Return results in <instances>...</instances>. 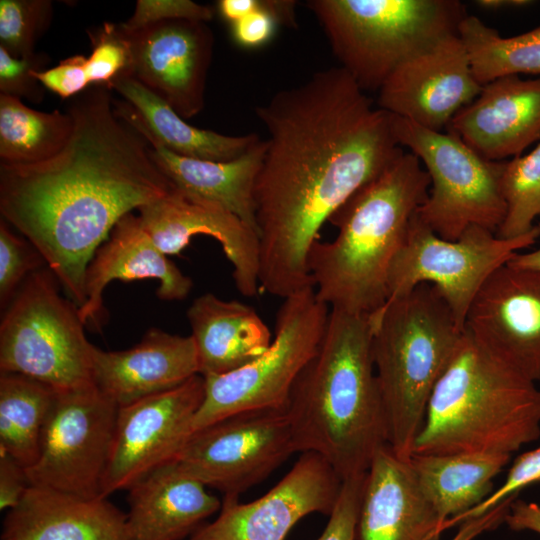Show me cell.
I'll return each instance as SVG.
<instances>
[{
  "label": "cell",
  "instance_id": "obj_21",
  "mask_svg": "<svg viewBox=\"0 0 540 540\" xmlns=\"http://www.w3.org/2000/svg\"><path fill=\"white\" fill-rule=\"evenodd\" d=\"M197 374L191 335L152 328L129 349L93 351L92 382L118 406L173 389Z\"/></svg>",
  "mask_w": 540,
  "mask_h": 540
},
{
  "label": "cell",
  "instance_id": "obj_24",
  "mask_svg": "<svg viewBox=\"0 0 540 540\" xmlns=\"http://www.w3.org/2000/svg\"><path fill=\"white\" fill-rule=\"evenodd\" d=\"M177 461L128 489L123 540H187L221 509L222 501Z\"/></svg>",
  "mask_w": 540,
  "mask_h": 540
},
{
  "label": "cell",
  "instance_id": "obj_14",
  "mask_svg": "<svg viewBox=\"0 0 540 540\" xmlns=\"http://www.w3.org/2000/svg\"><path fill=\"white\" fill-rule=\"evenodd\" d=\"M204 378L119 406L101 496L128 490L152 471L177 461L193 433L204 399Z\"/></svg>",
  "mask_w": 540,
  "mask_h": 540
},
{
  "label": "cell",
  "instance_id": "obj_4",
  "mask_svg": "<svg viewBox=\"0 0 540 540\" xmlns=\"http://www.w3.org/2000/svg\"><path fill=\"white\" fill-rule=\"evenodd\" d=\"M430 183L419 158L403 151L331 216L337 236L316 240L307 258L316 293L330 309L372 315L385 305L390 265Z\"/></svg>",
  "mask_w": 540,
  "mask_h": 540
},
{
  "label": "cell",
  "instance_id": "obj_17",
  "mask_svg": "<svg viewBox=\"0 0 540 540\" xmlns=\"http://www.w3.org/2000/svg\"><path fill=\"white\" fill-rule=\"evenodd\" d=\"M464 328L492 357L539 381L540 271L497 268L474 297Z\"/></svg>",
  "mask_w": 540,
  "mask_h": 540
},
{
  "label": "cell",
  "instance_id": "obj_11",
  "mask_svg": "<svg viewBox=\"0 0 540 540\" xmlns=\"http://www.w3.org/2000/svg\"><path fill=\"white\" fill-rule=\"evenodd\" d=\"M539 237L540 225L515 238L472 226L452 241L438 236L415 213L389 268L386 303L428 283L438 289L464 328L468 309L487 278Z\"/></svg>",
  "mask_w": 540,
  "mask_h": 540
},
{
  "label": "cell",
  "instance_id": "obj_18",
  "mask_svg": "<svg viewBox=\"0 0 540 540\" xmlns=\"http://www.w3.org/2000/svg\"><path fill=\"white\" fill-rule=\"evenodd\" d=\"M481 88L457 33L401 64L378 90L376 104L391 115L443 131Z\"/></svg>",
  "mask_w": 540,
  "mask_h": 540
},
{
  "label": "cell",
  "instance_id": "obj_31",
  "mask_svg": "<svg viewBox=\"0 0 540 540\" xmlns=\"http://www.w3.org/2000/svg\"><path fill=\"white\" fill-rule=\"evenodd\" d=\"M73 128L70 114L41 112L20 98L0 94V163L29 164L57 154Z\"/></svg>",
  "mask_w": 540,
  "mask_h": 540
},
{
  "label": "cell",
  "instance_id": "obj_39",
  "mask_svg": "<svg viewBox=\"0 0 540 540\" xmlns=\"http://www.w3.org/2000/svg\"><path fill=\"white\" fill-rule=\"evenodd\" d=\"M537 482H540V445L518 456L509 469L503 484L471 510L447 520L445 529L467 519L483 515L500 502L518 495L522 489Z\"/></svg>",
  "mask_w": 540,
  "mask_h": 540
},
{
  "label": "cell",
  "instance_id": "obj_30",
  "mask_svg": "<svg viewBox=\"0 0 540 540\" xmlns=\"http://www.w3.org/2000/svg\"><path fill=\"white\" fill-rule=\"evenodd\" d=\"M56 391L23 374L0 373V450L26 469L38 458Z\"/></svg>",
  "mask_w": 540,
  "mask_h": 540
},
{
  "label": "cell",
  "instance_id": "obj_9",
  "mask_svg": "<svg viewBox=\"0 0 540 540\" xmlns=\"http://www.w3.org/2000/svg\"><path fill=\"white\" fill-rule=\"evenodd\" d=\"M329 313L313 285L285 297L274 338L261 356L232 372L203 376L193 432L236 413L286 408L295 381L319 349Z\"/></svg>",
  "mask_w": 540,
  "mask_h": 540
},
{
  "label": "cell",
  "instance_id": "obj_20",
  "mask_svg": "<svg viewBox=\"0 0 540 540\" xmlns=\"http://www.w3.org/2000/svg\"><path fill=\"white\" fill-rule=\"evenodd\" d=\"M446 130L487 160L519 156L540 138V77L510 75L483 85Z\"/></svg>",
  "mask_w": 540,
  "mask_h": 540
},
{
  "label": "cell",
  "instance_id": "obj_2",
  "mask_svg": "<svg viewBox=\"0 0 540 540\" xmlns=\"http://www.w3.org/2000/svg\"><path fill=\"white\" fill-rule=\"evenodd\" d=\"M111 89L91 85L68 105L71 135L54 156L0 163V213L43 256L78 306L90 261L115 224L175 190L146 138L114 109Z\"/></svg>",
  "mask_w": 540,
  "mask_h": 540
},
{
  "label": "cell",
  "instance_id": "obj_3",
  "mask_svg": "<svg viewBox=\"0 0 540 540\" xmlns=\"http://www.w3.org/2000/svg\"><path fill=\"white\" fill-rule=\"evenodd\" d=\"M372 333L370 315L330 309L319 349L286 406L296 453L320 455L342 481L366 473L388 445Z\"/></svg>",
  "mask_w": 540,
  "mask_h": 540
},
{
  "label": "cell",
  "instance_id": "obj_43",
  "mask_svg": "<svg viewBox=\"0 0 540 540\" xmlns=\"http://www.w3.org/2000/svg\"><path fill=\"white\" fill-rule=\"evenodd\" d=\"M30 486L26 468L0 450V509L14 508Z\"/></svg>",
  "mask_w": 540,
  "mask_h": 540
},
{
  "label": "cell",
  "instance_id": "obj_12",
  "mask_svg": "<svg viewBox=\"0 0 540 540\" xmlns=\"http://www.w3.org/2000/svg\"><path fill=\"white\" fill-rule=\"evenodd\" d=\"M118 409L93 383L57 390L38 458L26 469L30 485L101 496Z\"/></svg>",
  "mask_w": 540,
  "mask_h": 540
},
{
  "label": "cell",
  "instance_id": "obj_33",
  "mask_svg": "<svg viewBox=\"0 0 540 540\" xmlns=\"http://www.w3.org/2000/svg\"><path fill=\"white\" fill-rule=\"evenodd\" d=\"M501 185L506 215L497 236L515 238L530 232L540 218V143L528 154L505 161Z\"/></svg>",
  "mask_w": 540,
  "mask_h": 540
},
{
  "label": "cell",
  "instance_id": "obj_46",
  "mask_svg": "<svg viewBox=\"0 0 540 540\" xmlns=\"http://www.w3.org/2000/svg\"><path fill=\"white\" fill-rule=\"evenodd\" d=\"M507 264L520 269L540 271V247L527 253H517Z\"/></svg>",
  "mask_w": 540,
  "mask_h": 540
},
{
  "label": "cell",
  "instance_id": "obj_1",
  "mask_svg": "<svg viewBox=\"0 0 540 540\" xmlns=\"http://www.w3.org/2000/svg\"><path fill=\"white\" fill-rule=\"evenodd\" d=\"M255 113L269 135L255 186L259 283L284 299L313 285L307 258L322 225L404 150L392 115L340 66Z\"/></svg>",
  "mask_w": 540,
  "mask_h": 540
},
{
  "label": "cell",
  "instance_id": "obj_27",
  "mask_svg": "<svg viewBox=\"0 0 540 540\" xmlns=\"http://www.w3.org/2000/svg\"><path fill=\"white\" fill-rule=\"evenodd\" d=\"M123 101L114 99L117 115L135 127L149 142L184 157L229 161L244 154L260 138L255 133L231 136L187 123L167 102L130 75L111 86Z\"/></svg>",
  "mask_w": 540,
  "mask_h": 540
},
{
  "label": "cell",
  "instance_id": "obj_29",
  "mask_svg": "<svg viewBox=\"0 0 540 540\" xmlns=\"http://www.w3.org/2000/svg\"><path fill=\"white\" fill-rule=\"evenodd\" d=\"M502 453L412 454L409 464L426 500L444 524L493 491V478L510 462Z\"/></svg>",
  "mask_w": 540,
  "mask_h": 540
},
{
  "label": "cell",
  "instance_id": "obj_38",
  "mask_svg": "<svg viewBox=\"0 0 540 540\" xmlns=\"http://www.w3.org/2000/svg\"><path fill=\"white\" fill-rule=\"evenodd\" d=\"M46 54L34 53L30 56L16 58L0 47V94L17 98H26L40 103L45 96V88L33 76L34 71H43L48 64Z\"/></svg>",
  "mask_w": 540,
  "mask_h": 540
},
{
  "label": "cell",
  "instance_id": "obj_45",
  "mask_svg": "<svg viewBox=\"0 0 540 540\" xmlns=\"http://www.w3.org/2000/svg\"><path fill=\"white\" fill-rule=\"evenodd\" d=\"M504 522L511 530L540 534V504L516 497L509 506Z\"/></svg>",
  "mask_w": 540,
  "mask_h": 540
},
{
  "label": "cell",
  "instance_id": "obj_26",
  "mask_svg": "<svg viewBox=\"0 0 540 540\" xmlns=\"http://www.w3.org/2000/svg\"><path fill=\"white\" fill-rule=\"evenodd\" d=\"M150 145L152 159L179 192L233 214L258 235L255 186L266 140L260 139L244 154L229 161L184 157L159 144Z\"/></svg>",
  "mask_w": 540,
  "mask_h": 540
},
{
  "label": "cell",
  "instance_id": "obj_28",
  "mask_svg": "<svg viewBox=\"0 0 540 540\" xmlns=\"http://www.w3.org/2000/svg\"><path fill=\"white\" fill-rule=\"evenodd\" d=\"M187 319L202 376L237 370L261 356L272 342L270 330L252 306L212 293L192 302Z\"/></svg>",
  "mask_w": 540,
  "mask_h": 540
},
{
  "label": "cell",
  "instance_id": "obj_37",
  "mask_svg": "<svg viewBox=\"0 0 540 540\" xmlns=\"http://www.w3.org/2000/svg\"><path fill=\"white\" fill-rule=\"evenodd\" d=\"M296 1L259 0L258 6L231 24L234 41L243 48H257L268 43L279 24L297 27Z\"/></svg>",
  "mask_w": 540,
  "mask_h": 540
},
{
  "label": "cell",
  "instance_id": "obj_42",
  "mask_svg": "<svg viewBox=\"0 0 540 540\" xmlns=\"http://www.w3.org/2000/svg\"><path fill=\"white\" fill-rule=\"evenodd\" d=\"M86 63L87 57L73 55L50 69L34 71L33 76L62 99L74 98L91 86Z\"/></svg>",
  "mask_w": 540,
  "mask_h": 540
},
{
  "label": "cell",
  "instance_id": "obj_13",
  "mask_svg": "<svg viewBox=\"0 0 540 540\" xmlns=\"http://www.w3.org/2000/svg\"><path fill=\"white\" fill-rule=\"evenodd\" d=\"M294 453L286 408L258 409L230 415L194 431L177 462L206 487L224 496L240 497Z\"/></svg>",
  "mask_w": 540,
  "mask_h": 540
},
{
  "label": "cell",
  "instance_id": "obj_6",
  "mask_svg": "<svg viewBox=\"0 0 540 540\" xmlns=\"http://www.w3.org/2000/svg\"><path fill=\"white\" fill-rule=\"evenodd\" d=\"M370 320L388 446L409 460L432 392L465 328L438 289L428 283L386 303Z\"/></svg>",
  "mask_w": 540,
  "mask_h": 540
},
{
  "label": "cell",
  "instance_id": "obj_15",
  "mask_svg": "<svg viewBox=\"0 0 540 540\" xmlns=\"http://www.w3.org/2000/svg\"><path fill=\"white\" fill-rule=\"evenodd\" d=\"M342 479L320 455L301 453L289 472L258 499L242 503L223 496L212 522L203 524L187 540H285L302 518L330 515Z\"/></svg>",
  "mask_w": 540,
  "mask_h": 540
},
{
  "label": "cell",
  "instance_id": "obj_8",
  "mask_svg": "<svg viewBox=\"0 0 540 540\" xmlns=\"http://www.w3.org/2000/svg\"><path fill=\"white\" fill-rule=\"evenodd\" d=\"M48 269L33 272L5 308L0 325V371L19 373L56 390L92 382L95 346L79 308L59 293Z\"/></svg>",
  "mask_w": 540,
  "mask_h": 540
},
{
  "label": "cell",
  "instance_id": "obj_32",
  "mask_svg": "<svg viewBox=\"0 0 540 540\" xmlns=\"http://www.w3.org/2000/svg\"><path fill=\"white\" fill-rule=\"evenodd\" d=\"M458 35L466 48L473 74L482 86L510 75H540V26L504 37L478 17L467 15L459 25Z\"/></svg>",
  "mask_w": 540,
  "mask_h": 540
},
{
  "label": "cell",
  "instance_id": "obj_36",
  "mask_svg": "<svg viewBox=\"0 0 540 540\" xmlns=\"http://www.w3.org/2000/svg\"><path fill=\"white\" fill-rule=\"evenodd\" d=\"M46 262L40 252L24 236L10 230L3 219L0 222V302L9 305L24 281Z\"/></svg>",
  "mask_w": 540,
  "mask_h": 540
},
{
  "label": "cell",
  "instance_id": "obj_25",
  "mask_svg": "<svg viewBox=\"0 0 540 540\" xmlns=\"http://www.w3.org/2000/svg\"><path fill=\"white\" fill-rule=\"evenodd\" d=\"M125 520L108 497L31 485L5 515L0 540H123Z\"/></svg>",
  "mask_w": 540,
  "mask_h": 540
},
{
  "label": "cell",
  "instance_id": "obj_35",
  "mask_svg": "<svg viewBox=\"0 0 540 540\" xmlns=\"http://www.w3.org/2000/svg\"><path fill=\"white\" fill-rule=\"evenodd\" d=\"M91 53L87 57V74L91 85L106 86L119 77L130 75L131 57L127 40L119 24L104 23L89 32Z\"/></svg>",
  "mask_w": 540,
  "mask_h": 540
},
{
  "label": "cell",
  "instance_id": "obj_16",
  "mask_svg": "<svg viewBox=\"0 0 540 540\" xmlns=\"http://www.w3.org/2000/svg\"><path fill=\"white\" fill-rule=\"evenodd\" d=\"M120 28L129 46L130 76L182 118L199 114L205 105L214 47L213 32L206 22L172 19L135 30Z\"/></svg>",
  "mask_w": 540,
  "mask_h": 540
},
{
  "label": "cell",
  "instance_id": "obj_47",
  "mask_svg": "<svg viewBox=\"0 0 540 540\" xmlns=\"http://www.w3.org/2000/svg\"><path fill=\"white\" fill-rule=\"evenodd\" d=\"M530 1L527 0H477L475 4L483 9L489 11H497L507 8L526 6Z\"/></svg>",
  "mask_w": 540,
  "mask_h": 540
},
{
  "label": "cell",
  "instance_id": "obj_40",
  "mask_svg": "<svg viewBox=\"0 0 540 540\" xmlns=\"http://www.w3.org/2000/svg\"><path fill=\"white\" fill-rule=\"evenodd\" d=\"M366 473L342 481L336 504L316 540H357V526Z\"/></svg>",
  "mask_w": 540,
  "mask_h": 540
},
{
  "label": "cell",
  "instance_id": "obj_10",
  "mask_svg": "<svg viewBox=\"0 0 540 540\" xmlns=\"http://www.w3.org/2000/svg\"><path fill=\"white\" fill-rule=\"evenodd\" d=\"M401 147L419 158L430 177L426 201L416 211L438 236L457 240L470 227L497 232L506 215L502 192L505 161L480 156L459 136L392 115Z\"/></svg>",
  "mask_w": 540,
  "mask_h": 540
},
{
  "label": "cell",
  "instance_id": "obj_44",
  "mask_svg": "<svg viewBox=\"0 0 540 540\" xmlns=\"http://www.w3.org/2000/svg\"><path fill=\"white\" fill-rule=\"evenodd\" d=\"M515 498L509 497L483 515L463 521L451 540H473L480 534L498 527L504 522L509 506Z\"/></svg>",
  "mask_w": 540,
  "mask_h": 540
},
{
  "label": "cell",
  "instance_id": "obj_22",
  "mask_svg": "<svg viewBox=\"0 0 540 540\" xmlns=\"http://www.w3.org/2000/svg\"><path fill=\"white\" fill-rule=\"evenodd\" d=\"M443 531L409 460L388 445L378 450L366 472L357 540H438Z\"/></svg>",
  "mask_w": 540,
  "mask_h": 540
},
{
  "label": "cell",
  "instance_id": "obj_34",
  "mask_svg": "<svg viewBox=\"0 0 540 540\" xmlns=\"http://www.w3.org/2000/svg\"><path fill=\"white\" fill-rule=\"evenodd\" d=\"M53 17L50 0H1L0 47L16 58L35 53Z\"/></svg>",
  "mask_w": 540,
  "mask_h": 540
},
{
  "label": "cell",
  "instance_id": "obj_19",
  "mask_svg": "<svg viewBox=\"0 0 540 540\" xmlns=\"http://www.w3.org/2000/svg\"><path fill=\"white\" fill-rule=\"evenodd\" d=\"M142 225L165 255H176L196 235L216 239L231 262L237 290L256 297L259 283L258 235L233 214L192 200L177 189L138 209Z\"/></svg>",
  "mask_w": 540,
  "mask_h": 540
},
{
  "label": "cell",
  "instance_id": "obj_41",
  "mask_svg": "<svg viewBox=\"0 0 540 540\" xmlns=\"http://www.w3.org/2000/svg\"><path fill=\"white\" fill-rule=\"evenodd\" d=\"M213 16L212 7L191 0H138L132 16L120 25L126 30H135L148 24L172 19L208 22Z\"/></svg>",
  "mask_w": 540,
  "mask_h": 540
},
{
  "label": "cell",
  "instance_id": "obj_23",
  "mask_svg": "<svg viewBox=\"0 0 540 540\" xmlns=\"http://www.w3.org/2000/svg\"><path fill=\"white\" fill-rule=\"evenodd\" d=\"M141 279H158L156 295L164 301L183 300L193 286L190 277L156 246L139 216L131 212L119 219L88 265L86 299L78 307L84 324L101 318L102 295L108 283Z\"/></svg>",
  "mask_w": 540,
  "mask_h": 540
},
{
  "label": "cell",
  "instance_id": "obj_5",
  "mask_svg": "<svg viewBox=\"0 0 540 540\" xmlns=\"http://www.w3.org/2000/svg\"><path fill=\"white\" fill-rule=\"evenodd\" d=\"M540 437V389L466 332L430 397L412 454L512 455Z\"/></svg>",
  "mask_w": 540,
  "mask_h": 540
},
{
  "label": "cell",
  "instance_id": "obj_7",
  "mask_svg": "<svg viewBox=\"0 0 540 540\" xmlns=\"http://www.w3.org/2000/svg\"><path fill=\"white\" fill-rule=\"evenodd\" d=\"M334 56L365 92L377 91L405 61L458 33V0H309Z\"/></svg>",
  "mask_w": 540,
  "mask_h": 540
}]
</instances>
